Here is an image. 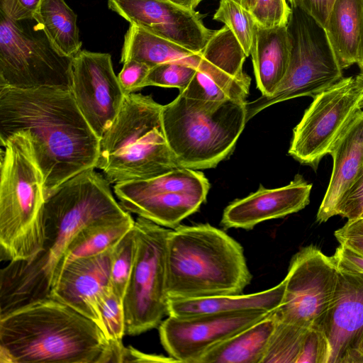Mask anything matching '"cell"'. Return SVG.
I'll use <instances>...</instances> for the list:
<instances>
[{"mask_svg":"<svg viewBox=\"0 0 363 363\" xmlns=\"http://www.w3.org/2000/svg\"><path fill=\"white\" fill-rule=\"evenodd\" d=\"M109 184L95 169H89L62 183L46 198L43 249L29 259L10 262L1 269L0 318L49 297L59 264L83 228L129 213L117 202Z\"/></svg>","mask_w":363,"mask_h":363,"instance_id":"6da1fadb","label":"cell"},{"mask_svg":"<svg viewBox=\"0 0 363 363\" xmlns=\"http://www.w3.org/2000/svg\"><path fill=\"white\" fill-rule=\"evenodd\" d=\"M19 132L30 137L45 198L71 177L96 169L100 138L72 90L0 87V140Z\"/></svg>","mask_w":363,"mask_h":363,"instance_id":"7a4b0ae2","label":"cell"},{"mask_svg":"<svg viewBox=\"0 0 363 363\" xmlns=\"http://www.w3.org/2000/svg\"><path fill=\"white\" fill-rule=\"evenodd\" d=\"M123 347L95 321L51 297L0 318L1 363L119 362Z\"/></svg>","mask_w":363,"mask_h":363,"instance_id":"3957f363","label":"cell"},{"mask_svg":"<svg viewBox=\"0 0 363 363\" xmlns=\"http://www.w3.org/2000/svg\"><path fill=\"white\" fill-rule=\"evenodd\" d=\"M167 272V294L174 298L240 294L252 279L240 244L208 223L170 230Z\"/></svg>","mask_w":363,"mask_h":363,"instance_id":"277c9868","label":"cell"},{"mask_svg":"<svg viewBox=\"0 0 363 363\" xmlns=\"http://www.w3.org/2000/svg\"><path fill=\"white\" fill-rule=\"evenodd\" d=\"M0 145V259L26 260L43 246V176L27 133Z\"/></svg>","mask_w":363,"mask_h":363,"instance_id":"5b68a950","label":"cell"},{"mask_svg":"<svg viewBox=\"0 0 363 363\" xmlns=\"http://www.w3.org/2000/svg\"><path fill=\"white\" fill-rule=\"evenodd\" d=\"M162 106L150 95H126L100 138L96 169L109 184L149 179L179 167L162 129Z\"/></svg>","mask_w":363,"mask_h":363,"instance_id":"8992f818","label":"cell"},{"mask_svg":"<svg viewBox=\"0 0 363 363\" xmlns=\"http://www.w3.org/2000/svg\"><path fill=\"white\" fill-rule=\"evenodd\" d=\"M246 102L181 94L162 109V129L179 167L213 168L234 150L247 121Z\"/></svg>","mask_w":363,"mask_h":363,"instance_id":"52a82bcc","label":"cell"},{"mask_svg":"<svg viewBox=\"0 0 363 363\" xmlns=\"http://www.w3.org/2000/svg\"><path fill=\"white\" fill-rule=\"evenodd\" d=\"M291 8L286 24L291 50L286 74L272 94L246 102L247 121L277 103L315 97L342 78V69L324 27L301 10Z\"/></svg>","mask_w":363,"mask_h":363,"instance_id":"ba28073f","label":"cell"},{"mask_svg":"<svg viewBox=\"0 0 363 363\" xmlns=\"http://www.w3.org/2000/svg\"><path fill=\"white\" fill-rule=\"evenodd\" d=\"M31 21L0 12V87L72 90L74 57L60 52Z\"/></svg>","mask_w":363,"mask_h":363,"instance_id":"9c48e42d","label":"cell"},{"mask_svg":"<svg viewBox=\"0 0 363 363\" xmlns=\"http://www.w3.org/2000/svg\"><path fill=\"white\" fill-rule=\"evenodd\" d=\"M138 249L123 296L125 335H138L160 325L168 315L167 243L170 229L143 217L135 220Z\"/></svg>","mask_w":363,"mask_h":363,"instance_id":"30bf717a","label":"cell"},{"mask_svg":"<svg viewBox=\"0 0 363 363\" xmlns=\"http://www.w3.org/2000/svg\"><path fill=\"white\" fill-rule=\"evenodd\" d=\"M313 98L294 129L289 154L316 169L362 110L363 89L355 77L342 78Z\"/></svg>","mask_w":363,"mask_h":363,"instance_id":"8fae6325","label":"cell"},{"mask_svg":"<svg viewBox=\"0 0 363 363\" xmlns=\"http://www.w3.org/2000/svg\"><path fill=\"white\" fill-rule=\"evenodd\" d=\"M338 269L331 257L313 245L292 257L284 278L281 305L274 311L277 321L321 330L337 282Z\"/></svg>","mask_w":363,"mask_h":363,"instance_id":"7c38bea8","label":"cell"},{"mask_svg":"<svg viewBox=\"0 0 363 363\" xmlns=\"http://www.w3.org/2000/svg\"><path fill=\"white\" fill-rule=\"evenodd\" d=\"M270 312L247 311L168 318L159 325L161 344L169 356L197 363L209 350L265 318Z\"/></svg>","mask_w":363,"mask_h":363,"instance_id":"4fadbf2b","label":"cell"},{"mask_svg":"<svg viewBox=\"0 0 363 363\" xmlns=\"http://www.w3.org/2000/svg\"><path fill=\"white\" fill-rule=\"evenodd\" d=\"M72 91L99 138L117 116L127 95L114 72L110 54L86 50L74 57Z\"/></svg>","mask_w":363,"mask_h":363,"instance_id":"5bb4252c","label":"cell"},{"mask_svg":"<svg viewBox=\"0 0 363 363\" xmlns=\"http://www.w3.org/2000/svg\"><path fill=\"white\" fill-rule=\"evenodd\" d=\"M108 7L132 25L199 53L214 30L201 14L168 0H108Z\"/></svg>","mask_w":363,"mask_h":363,"instance_id":"9a60e30c","label":"cell"},{"mask_svg":"<svg viewBox=\"0 0 363 363\" xmlns=\"http://www.w3.org/2000/svg\"><path fill=\"white\" fill-rule=\"evenodd\" d=\"M320 330L328 343V363H363L359 351L363 337L362 273L338 269Z\"/></svg>","mask_w":363,"mask_h":363,"instance_id":"2e32d148","label":"cell"},{"mask_svg":"<svg viewBox=\"0 0 363 363\" xmlns=\"http://www.w3.org/2000/svg\"><path fill=\"white\" fill-rule=\"evenodd\" d=\"M113 248L97 255L75 259L65 265L49 297L68 305L101 327L98 303L112 287Z\"/></svg>","mask_w":363,"mask_h":363,"instance_id":"e0dca14e","label":"cell"},{"mask_svg":"<svg viewBox=\"0 0 363 363\" xmlns=\"http://www.w3.org/2000/svg\"><path fill=\"white\" fill-rule=\"evenodd\" d=\"M312 184L296 174L287 185L266 189L237 199L224 210L221 225L226 228L252 229L256 225L298 212L309 203Z\"/></svg>","mask_w":363,"mask_h":363,"instance_id":"ac0fdd59","label":"cell"},{"mask_svg":"<svg viewBox=\"0 0 363 363\" xmlns=\"http://www.w3.org/2000/svg\"><path fill=\"white\" fill-rule=\"evenodd\" d=\"M333 170L317 213L319 223L337 215L342 200L363 173V110L357 113L330 154Z\"/></svg>","mask_w":363,"mask_h":363,"instance_id":"d6986e66","label":"cell"},{"mask_svg":"<svg viewBox=\"0 0 363 363\" xmlns=\"http://www.w3.org/2000/svg\"><path fill=\"white\" fill-rule=\"evenodd\" d=\"M201 54L199 71L246 101L251 79L242 66L247 56L232 31L225 26L214 30Z\"/></svg>","mask_w":363,"mask_h":363,"instance_id":"ffe728a7","label":"cell"},{"mask_svg":"<svg viewBox=\"0 0 363 363\" xmlns=\"http://www.w3.org/2000/svg\"><path fill=\"white\" fill-rule=\"evenodd\" d=\"M286 287L284 279L277 286L250 294L223 295L193 298L168 299V315L188 317L203 314L237 313L247 311L271 312L281 303Z\"/></svg>","mask_w":363,"mask_h":363,"instance_id":"44dd1931","label":"cell"},{"mask_svg":"<svg viewBox=\"0 0 363 363\" xmlns=\"http://www.w3.org/2000/svg\"><path fill=\"white\" fill-rule=\"evenodd\" d=\"M291 43L286 26L257 27L250 55L257 88L262 95L272 94L284 77Z\"/></svg>","mask_w":363,"mask_h":363,"instance_id":"7402d4cb","label":"cell"},{"mask_svg":"<svg viewBox=\"0 0 363 363\" xmlns=\"http://www.w3.org/2000/svg\"><path fill=\"white\" fill-rule=\"evenodd\" d=\"M324 28L341 68L357 64L363 43V0H335Z\"/></svg>","mask_w":363,"mask_h":363,"instance_id":"603a6c76","label":"cell"},{"mask_svg":"<svg viewBox=\"0 0 363 363\" xmlns=\"http://www.w3.org/2000/svg\"><path fill=\"white\" fill-rule=\"evenodd\" d=\"M121 62L135 60L151 68L161 63L175 62L190 65L199 70L202 57L174 42L130 24L121 50Z\"/></svg>","mask_w":363,"mask_h":363,"instance_id":"cb8c5ba5","label":"cell"},{"mask_svg":"<svg viewBox=\"0 0 363 363\" xmlns=\"http://www.w3.org/2000/svg\"><path fill=\"white\" fill-rule=\"evenodd\" d=\"M276 324L273 311L261 320L212 347L197 363H262Z\"/></svg>","mask_w":363,"mask_h":363,"instance_id":"d4e9b609","label":"cell"},{"mask_svg":"<svg viewBox=\"0 0 363 363\" xmlns=\"http://www.w3.org/2000/svg\"><path fill=\"white\" fill-rule=\"evenodd\" d=\"M206 195L172 192L120 199L128 212L137 214L163 227L174 228L196 212L206 200Z\"/></svg>","mask_w":363,"mask_h":363,"instance_id":"484cf974","label":"cell"},{"mask_svg":"<svg viewBox=\"0 0 363 363\" xmlns=\"http://www.w3.org/2000/svg\"><path fill=\"white\" fill-rule=\"evenodd\" d=\"M134 223L135 220L128 213L121 217L99 220L83 228L68 245L59 264L55 283L65 265L77 259L97 255L113 247L133 227Z\"/></svg>","mask_w":363,"mask_h":363,"instance_id":"4316f807","label":"cell"},{"mask_svg":"<svg viewBox=\"0 0 363 363\" xmlns=\"http://www.w3.org/2000/svg\"><path fill=\"white\" fill-rule=\"evenodd\" d=\"M209 189L208 180L202 172L184 167H178L149 179L119 182L113 186L119 200L172 192L207 196Z\"/></svg>","mask_w":363,"mask_h":363,"instance_id":"83f0119b","label":"cell"},{"mask_svg":"<svg viewBox=\"0 0 363 363\" xmlns=\"http://www.w3.org/2000/svg\"><path fill=\"white\" fill-rule=\"evenodd\" d=\"M33 19L63 54L74 57L81 50L77 15L64 0H42Z\"/></svg>","mask_w":363,"mask_h":363,"instance_id":"f1b7e54d","label":"cell"},{"mask_svg":"<svg viewBox=\"0 0 363 363\" xmlns=\"http://www.w3.org/2000/svg\"><path fill=\"white\" fill-rule=\"evenodd\" d=\"M307 330L277 320L262 363H296Z\"/></svg>","mask_w":363,"mask_h":363,"instance_id":"f546056e","label":"cell"},{"mask_svg":"<svg viewBox=\"0 0 363 363\" xmlns=\"http://www.w3.org/2000/svg\"><path fill=\"white\" fill-rule=\"evenodd\" d=\"M213 20L223 23L234 34L247 56L250 55L257 25L250 11L239 0H220Z\"/></svg>","mask_w":363,"mask_h":363,"instance_id":"4dcf8cb0","label":"cell"},{"mask_svg":"<svg viewBox=\"0 0 363 363\" xmlns=\"http://www.w3.org/2000/svg\"><path fill=\"white\" fill-rule=\"evenodd\" d=\"M138 244L133 227L113 246L111 267V284L113 291L123 299L134 267Z\"/></svg>","mask_w":363,"mask_h":363,"instance_id":"1f68e13d","label":"cell"},{"mask_svg":"<svg viewBox=\"0 0 363 363\" xmlns=\"http://www.w3.org/2000/svg\"><path fill=\"white\" fill-rule=\"evenodd\" d=\"M98 313L101 328L112 342H121L125 335V314L123 298L112 287L100 298Z\"/></svg>","mask_w":363,"mask_h":363,"instance_id":"d6a6232c","label":"cell"},{"mask_svg":"<svg viewBox=\"0 0 363 363\" xmlns=\"http://www.w3.org/2000/svg\"><path fill=\"white\" fill-rule=\"evenodd\" d=\"M196 68L182 63L168 62L152 67L143 84V88L156 86L164 88H184L191 79Z\"/></svg>","mask_w":363,"mask_h":363,"instance_id":"836d02e7","label":"cell"},{"mask_svg":"<svg viewBox=\"0 0 363 363\" xmlns=\"http://www.w3.org/2000/svg\"><path fill=\"white\" fill-rule=\"evenodd\" d=\"M179 94L187 98L209 101L227 99L242 101L199 70H196L187 85L179 91Z\"/></svg>","mask_w":363,"mask_h":363,"instance_id":"e575fe53","label":"cell"},{"mask_svg":"<svg viewBox=\"0 0 363 363\" xmlns=\"http://www.w3.org/2000/svg\"><path fill=\"white\" fill-rule=\"evenodd\" d=\"M291 8L286 0H256L250 13L258 26H286Z\"/></svg>","mask_w":363,"mask_h":363,"instance_id":"d590c367","label":"cell"},{"mask_svg":"<svg viewBox=\"0 0 363 363\" xmlns=\"http://www.w3.org/2000/svg\"><path fill=\"white\" fill-rule=\"evenodd\" d=\"M329 347L321 330L308 329L296 363H328Z\"/></svg>","mask_w":363,"mask_h":363,"instance_id":"8d00e7d4","label":"cell"},{"mask_svg":"<svg viewBox=\"0 0 363 363\" xmlns=\"http://www.w3.org/2000/svg\"><path fill=\"white\" fill-rule=\"evenodd\" d=\"M123 65L122 69L117 76L125 94L143 89V82L151 67L135 60H126Z\"/></svg>","mask_w":363,"mask_h":363,"instance_id":"74e56055","label":"cell"},{"mask_svg":"<svg viewBox=\"0 0 363 363\" xmlns=\"http://www.w3.org/2000/svg\"><path fill=\"white\" fill-rule=\"evenodd\" d=\"M334 235L340 245L363 256V218L348 220Z\"/></svg>","mask_w":363,"mask_h":363,"instance_id":"f35d334b","label":"cell"},{"mask_svg":"<svg viewBox=\"0 0 363 363\" xmlns=\"http://www.w3.org/2000/svg\"><path fill=\"white\" fill-rule=\"evenodd\" d=\"M363 214V173L351 186L342 200L337 215L347 220L360 218Z\"/></svg>","mask_w":363,"mask_h":363,"instance_id":"ab89813d","label":"cell"},{"mask_svg":"<svg viewBox=\"0 0 363 363\" xmlns=\"http://www.w3.org/2000/svg\"><path fill=\"white\" fill-rule=\"evenodd\" d=\"M42 0H0V12L14 21L33 19Z\"/></svg>","mask_w":363,"mask_h":363,"instance_id":"60d3db41","label":"cell"},{"mask_svg":"<svg viewBox=\"0 0 363 363\" xmlns=\"http://www.w3.org/2000/svg\"><path fill=\"white\" fill-rule=\"evenodd\" d=\"M291 7L301 10L323 27L335 0H288Z\"/></svg>","mask_w":363,"mask_h":363,"instance_id":"b9f144b4","label":"cell"},{"mask_svg":"<svg viewBox=\"0 0 363 363\" xmlns=\"http://www.w3.org/2000/svg\"><path fill=\"white\" fill-rule=\"evenodd\" d=\"M331 257L338 269L363 274V256L350 248L340 245Z\"/></svg>","mask_w":363,"mask_h":363,"instance_id":"7bdbcfd3","label":"cell"},{"mask_svg":"<svg viewBox=\"0 0 363 363\" xmlns=\"http://www.w3.org/2000/svg\"><path fill=\"white\" fill-rule=\"evenodd\" d=\"M121 362H177L171 357L150 354L142 352L133 347H123L121 352Z\"/></svg>","mask_w":363,"mask_h":363,"instance_id":"ee69618b","label":"cell"},{"mask_svg":"<svg viewBox=\"0 0 363 363\" xmlns=\"http://www.w3.org/2000/svg\"><path fill=\"white\" fill-rule=\"evenodd\" d=\"M177 5H179L182 7L195 10V9L198 6V5L203 1V0H168Z\"/></svg>","mask_w":363,"mask_h":363,"instance_id":"f6af8a7d","label":"cell"},{"mask_svg":"<svg viewBox=\"0 0 363 363\" xmlns=\"http://www.w3.org/2000/svg\"><path fill=\"white\" fill-rule=\"evenodd\" d=\"M241 5L247 11H251L253 6H255V4L256 2V0H239Z\"/></svg>","mask_w":363,"mask_h":363,"instance_id":"bcb514c9","label":"cell"},{"mask_svg":"<svg viewBox=\"0 0 363 363\" xmlns=\"http://www.w3.org/2000/svg\"><path fill=\"white\" fill-rule=\"evenodd\" d=\"M359 69H360V73H363V43H362V50H361V53H360V56H359V61L357 64Z\"/></svg>","mask_w":363,"mask_h":363,"instance_id":"7dc6e473","label":"cell"},{"mask_svg":"<svg viewBox=\"0 0 363 363\" xmlns=\"http://www.w3.org/2000/svg\"><path fill=\"white\" fill-rule=\"evenodd\" d=\"M355 78H356L357 82L359 83V84L363 89V73H359Z\"/></svg>","mask_w":363,"mask_h":363,"instance_id":"c3c4849f","label":"cell"},{"mask_svg":"<svg viewBox=\"0 0 363 363\" xmlns=\"http://www.w3.org/2000/svg\"><path fill=\"white\" fill-rule=\"evenodd\" d=\"M359 353H360L361 356L363 358V337H362V338L361 340V342H360V344H359Z\"/></svg>","mask_w":363,"mask_h":363,"instance_id":"681fc988","label":"cell"},{"mask_svg":"<svg viewBox=\"0 0 363 363\" xmlns=\"http://www.w3.org/2000/svg\"><path fill=\"white\" fill-rule=\"evenodd\" d=\"M361 218H363V214H362V217H361Z\"/></svg>","mask_w":363,"mask_h":363,"instance_id":"f907efd6","label":"cell"}]
</instances>
